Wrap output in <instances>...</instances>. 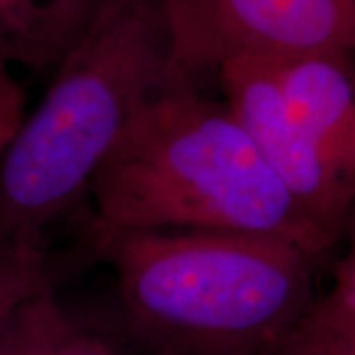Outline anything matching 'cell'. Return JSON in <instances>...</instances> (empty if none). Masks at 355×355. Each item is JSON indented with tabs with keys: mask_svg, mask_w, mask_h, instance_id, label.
<instances>
[{
	"mask_svg": "<svg viewBox=\"0 0 355 355\" xmlns=\"http://www.w3.org/2000/svg\"><path fill=\"white\" fill-rule=\"evenodd\" d=\"M217 79L225 103L294 202L338 241L349 225L355 193L294 114L272 60L235 58L219 67Z\"/></svg>",
	"mask_w": 355,
	"mask_h": 355,
	"instance_id": "5",
	"label": "cell"
},
{
	"mask_svg": "<svg viewBox=\"0 0 355 355\" xmlns=\"http://www.w3.org/2000/svg\"><path fill=\"white\" fill-rule=\"evenodd\" d=\"M42 2H46L55 12L62 14L67 22H71L79 30L85 28L91 14L99 4V0H42Z\"/></svg>",
	"mask_w": 355,
	"mask_h": 355,
	"instance_id": "14",
	"label": "cell"
},
{
	"mask_svg": "<svg viewBox=\"0 0 355 355\" xmlns=\"http://www.w3.org/2000/svg\"><path fill=\"white\" fill-rule=\"evenodd\" d=\"M272 65L294 114L355 193V53H304Z\"/></svg>",
	"mask_w": 355,
	"mask_h": 355,
	"instance_id": "6",
	"label": "cell"
},
{
	"mask_svg": "<svg viewBox=\"0 0 355 355\" xmlns=\"http://www.w3.org/2000/svg\"><path fill=\"white\" fill-rule=\"evenodd\" d=\"M87 239L158 355H277L318 300L324 261L282 239L93 225Z\"/></svg>",
	"mask_w": 355,
	"mask_h": 355,
	"instance_id": "2",
	"label": "cell"
},
{
	"mask_svg": "<svg viewBox=\"0 0 355 355\" xmlns=\"http://www.w3.org/2000/svg\"><path fill=\"white\" fill-rule=\"evenodd\" d=\"M298 330L345 331L355 330V225L347 253L338 263L330 291L318 296L312 312Z\"/></svg>",
	"mask_w": 355,
	"mask_h": 355,
	"instance_id": "10",
	"label": "cell"
},
{
	"mask_svg": "<svg viewBox=\"0 0 355 355\" xmlns=\"http://www.w3.org/2000/svg\"><path fill=\"white\" fill-rule=\"evenodd\" d=\"M166 85L198 83L235 58L355 53V0H164Z\"/></svg>",
	"mask_w": 355,
	"mask_h": 355,
	"instance_id": "4",
	"label": "cell"
},
{
	"mask_svg": "<svg viewBox=\"0 0 355 355\" xmlns=\"http://www.w3.org/2000/svg\"><path fill=\"white\" fill-rule=\"evenodd\" d=\"M60 336H62V334H60ZM60 336H58V338H60ZM58 338H55V340H58ZM55 340H53V342H55ZM53 342L48 343V345H46V347H44V349H42V352H40L38 355H50V352H51V345H53Z\"/></svg>",
	"mask_w": 355,
	"mask_h": 355,
	"instance_id": "15",
	"label": "cell"
},
{
	"mask_svg": "<svg viewBox=\"0 0 355 355\" xmlns=\"http://www.w3.org/2000/svg\"><path fill=\"white\" fill-rule=\"evenodd\" d=\"M79 34L42 0H0V53L12 65L53 71Z\"/></svg>",
	"mask_w": 355,
	"mask_h": 355,
	"instance_id": "7",
	"label": "cell"
},
{
	"mask_svg": "<svg viewBox=\"0 0 355 355\" xmlns=\"http://www.w3.org/2000/svg\"><path fill=\"white\" fill-rule=\"evenodd\" d=\"M26 121V95L12 73V64L0 53V158Z\"/></svg>",
	"mask_w": 355,
	"mask_h": 355,
	"instance_id": "11",
	"label": "cell"
},
{
	"mask_svg": "<svg viewBox=\"0 0 355 355\" xmlns=\"http://www.w3.org/2000/svg\"><path fill=\"white\" fill-rule=\"evenodd\" d=\"M164 0H99L48 91L0 158V243L79 209L144 103L166 87Z\"/></svg>",
	"mask_w": 355,
	"mask_h": 355,
	"instance_id": "3",
	"label": "cell"
},
{
	"mask_svg": "<svg viewBox=\"0 0 355 355\" xmlns=\"http://www.w3.org/2000/svg\"><path fill=\"white\" fill-rule=\"evenodd\" d=\"M69 318L58 304L53 292L26 306L0 331V355H38L69 326Z\"/></svg>",
	"mask_w": 355,
	"mask_h": 355,
	"instance_id": "9",
	"label": "cell"
},
{
	"mask_svg": "<svg viewBox=\"0 0 355 355\" xmlns=\"http://www.w3.org/2000/svg\"><path fill=\"white\" fill-rule=\"evenodd\" d=\"M277 355H355V330H296Z\"/></svg>",
	"mask_w": 355,
	"mask_h": 355,
	"instance_id": "12",
	"label": "cell"
},
{
	"mask_svg": "<svg viewBox=\"0 0 355 355\" xmlns=\"http://www.w3.org/2000/svg\"><path fill=\"white\" fill-rule=\"evenodd\" d=\"M89 200L93 227L270 237L324 263L338 243L294 202L225 99L198 83L166 85L140 107Z\"/></svg>",
	"mask_w": 355,
	"mask_h": 355,
	"instance_id": "1",
	"label": "cell"
},
{
	"mask_svg": "<svg viewBox=\"0 0 355 355\" xmlns=\"http://www.w3.org/2000/svg\"><path fill=\"white\" fill-rule=\"evenodd\" d=\"M58 270L48 233L0 243V331L26 306L53 292Z\"/></svg>",
	"mask_w": 355,
	"mask_h": 355,
	"instance_id": "8",
	"label": "cell"
},
{
	"mask_svg": "<svg viewBox=\"0 0 355 355\" xmlns=\"http://www.w3.org/2000/svg\"><path fill=\"white\" fill-rule=\"evenodd\" d=\"M50 355H121L113 343L105 338L83 331L71 322L53 342Z\"/></svg>",
	"mask_w": 355,
	"mask_h": 355,
	"instance_id": "13",
	"label": "cell"
}]
</instances>
